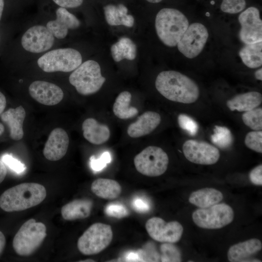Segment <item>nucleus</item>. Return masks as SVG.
Masks as SVG:
<instances>
[{
	"mask_svg": "<svg viewBox=\"0 0 262 262\" xmlns=\"http://www.w3.org/2000/svg\"><path fill=\"white\" fill-rule=\"evenodd\" d=\"M155 87L166 98L182 103H194L199 95L198 87L194 81L173 70L160 72L156 78Z\"/></svg>",
	"mask_w": 262,
	"mask_h": 262,
	"instance_id": "obj_1",
	"label": "nucleus"
},
{
	"mask_svg": "<svg viewBox=\"0 0 262 262\" xmlns=\"http://www.w3.org/2000/svg\"><path fill=\"white\" fill-rule=\"evenodd\" d=\"M45 187L24 182L5 190L0 196V208L6 212L21 211L41 203L46 198Z\"/></svg>",
	"mask_w": 262,
	"mask_h": 262,
	"instance_id": "obj_2",
	"label": "nucleus"
},
{
	"mask_svg": "<svg viewBox=\"0 0 262 262\" xmlns=\"http://www.w3.org/2000/svg\"><path fill=\"white\" fill-rule=\"evenodd\" d=\"M155 28L161 41L166 46H177L189 26L185 16L173 8H163L157 14Z\"/></svg>",
	"mask_w": 262,
	"mask_h": 262,
	"instance_id": "obj_3",
	"label": "nucleus"
},
{
	"mask_svg": "<svg viewBox=\"0 0 262 262\" xmlns=\"http://www.w3.org/2000/svg\"><path fill=\"white\" fill-rule=\"evenodd\" d=\"M46 235L45 225L31 218L22 224L15 235L14 250L19 256H30L40 247Z\"/></svg>",
	"mask_w": 262,
	"mask_h": 262,
	"instance_id": "obj_4",
	"label": "nucleus"
},
{
	"mask_svg": "<svg viewBox=\"0 0 262 262\" xmlns=\"http://www.w3.org/2000/svg\"><path fill=\"white\" fill-rule=\"evenodd\" d=\"M105 81L101 75L100 66L94 60H87L82 63L69 77L70 84L82 95L97 92Z\"/></svg>",
	"mask_w": 262,
	"mask_h": 262,
	"instance_id": "obj_5",
	"label": "nucleus"
},
{
	"mask_svg": "<svg viewBox=\"0 0 262 262\" xmlns=\"http://www.w3.org/2000/svg\"><path fill=\"white\" fill-rule=\"evenodd\" d=\"M39 67L46 72H68L82 63L79 51L72 48L58 49L46 52L37 60Z\"/></svg>",
	"mask_w": 262,
	"mask_h": 262,
	"instance_id": "obj_6",
	"label": "nucleus"
},
{
	"mask_svg": "<svg viewBox=\"0 0 262 262\" xmlns=\"http://www.w3.org/2000/svg\"><path fill=\"white\" fill-rule=\"evenodd\" d=\"M113 231L109 225L96 223L91 225L78 239L77 247L85 255L98 254L112 242Z\"/></svg>",
	"mask_w": 262,
	"mask_h": 262,
	"instance_id": "obj_7",
	"label": "nucleus"
},
{
	"mask_svg": "<svg viewBox=\"0 0 262 262\" xmlns=\"http://www.w3.org/2000/svg\"><path fill=\"white\" fill-rule=\"evenodd\" d=\"M234 212L229 205L217 203L194 212L192 219L198 227L206 229H218L230 224L233 220Z\"/></svg>",
	"mask_w": 262,
	"mask_h": 262,
	"instance_id": "obj_8",
	"label": "nucleus"
},
{
	"mask_svg": "<svg viewBox=\"0 0 262 262\" xmlns=\"http://www.w3.org/2000/svg\"><path fill=\"white\" fill-rule=\"evenodd\" d=\"M169 158L166 153L161 147L148 146L134 158L136 170L148 177H157L167 170Z\"/></svg>",
	"mask_w": 262,
	"mask_h": 262,
	"instance_id": "obj_9",
	"label": "nucleus"
},
{
	"mask_svg": "<svg viewBox=\"0 0 262 262\" xmlns=\"http://www.w3.org/2000/svg\"><path fill=\"white\" fill-rule=\"evenodd\" d=\"M208 37L209 33L204 25L193 23L189 25L177 46L186 57L192 59L202 51Z\"/></svg>",
	"mask_w": 262,
	"mask_h": 262,
	"instance_id": "obj_10",
	"label": "nucleus"
},
{
	"mask_svg": "<svg viewBox=\"0 0 262 262\" xmlns=\"http://www.w3.org/2000/svg\"><path fill=\"white\" fill-rule=\"evenodd\" d=\"M150 237L162 243H175L181 238L183 228L177 221L166 222L160 217H153L149 219L145 225Z\"/></svg>",
	"mask_w": 262,
	"mask_h": 262,
	"instance_id": "obj_11",
	"label": "nucleus"
},
{
	"mask_svg": "<svg viewBox=\"0 0 262 262\" xmlns=\"http://www.w3.org/2000/svg\"><path fill=\"white\" fill-rule=\"evenodd\" d=\"M184 156L190 162L199 164L211 165L219 160L218 149L209 143L195 140H188L182 146Z\"/></svg>",
	"mask_w": 262,
	"mask_h": 262,
	"instance_id": "obj_12",
	"label": "nucleus"
},
{
	"mask_svg": "<svg viewBox=\"0 0 262 262\" xmlns=\"http://www.w3.org/2000/svg\"><path fill=\"white\" fill-rule=\"evenodd\" d=\"M238 19L241 26L239 36L243 42L248 44L262 41V21L257 8H248L239 15Z\"/></svg>",
	"mask_w": 262,
	"mask_h": 262,
	"instance_id": "obj_13",
	"label": "nucleus"
},
{
	"mask_svg": "<svg viewBox=\"0 0 262 262\" xmlns=\"http://www.w3.org/2000/svg\"><path fill=\"white\" fill-rule=\"evenodd\" d=\"M54 37L46 27L35 25L28 29L21 37V43L26 50L34 53H41L50 49Z\"/></svg>",
	"mask_w": 262,
	"mask_h": 262,
	"instance_id": "obj_14",
	"label": "nucleus"
},
{
	"mask_svg": "<svg viewBox=\"0 0 262 262\" xmlns=\"http://www.w3.org/2000/svg\"><path fill=\"white\" fill-rule=\"evenodd\" d=\"M31 96L39 103L48 106L55 105L63 98L64 92L57 85L46 81H35L29 87Z\"/></svg>",
	"mask_w": 262,
	"mask_h": 262,
	"instance_id": "obj_15",
	"label": "nucleus"
},
{
	"mask_svg": "<svg viewBox=\"0 0 262 262\" xmlns=\"http://www.w3.org/2000/svg\"><path fill=\"white\" fill-rule=\"evenodd\" d=\"M69 145L67 132L62 128H56L50 133L43 149L45 157L49 161H56L66 155Z\"/></svg>",
	"mask_w": 262,
	"mask_h": 262,
	"instance_id": "obj_16",
	"label": "nucleus"
},
{
	"mask_svg": "<svg viewBox=\"0 0 262 262\" xmlns=\"http://www.w3.org/2000/svg\"><path fill=\"white\" fill-rule=\"evenodd\" d=\"M55 20L47 22L46 27L53 36L58 39L65 38L69 29H75L80 26V20L65 8H58Z\"/></svg>",
	"mask_w": 262,
	"mask_h": 262,
	"instance_id": "obj_17",
	"label": "nucleus"
},
{
	"mask_svg": "<svg viewBox=\"0 0 262 262\" xmlns=\"http://www.w3.org/2000/svg\"><path fill=\"white\" fill-rule=\"evenodd\" d=\"M160 115L155 112L147 111L139 116L137 120L131 124L127 133L132 138L140 137L152 132L160 124Z\"/></svg>",
	"mask_w": 262,
	"mask_h": 262,
	"instance_id": "obj_18",
	"label": "nucleus"
},
{
	"mask_svg": "<svg viewBox=\"0 0 262 262\" xmlns=\"http://www.w3.org/2000/svg\"><path fill=\"white\" fill-rule=\"evenodd\" d=\"M26 112L21 105L10 108L0 115V119L8 127L10 136L13 140L18 141L23 138V124Z\"/></svg>",
	"mask_w": 262,
	"mask_h": 262,
	"instance_id": "obj_19",
	"label": "nucleus"
},
{
	"mask_svg": "<svg viewBox=\"0 0 262 262\" xmlns=\"http://www.w3.org/2000/svg\"><path fill=\"white\" fill-rule=\"evenodd\" d=\"M262 248V244L259 239H251L230 246L228 252V258L231 262H245Z\"/></svg>",
	"mask_w": 262,
	"mask_h": 262,
	"instance_id": "obj_20",
	"label": "nucleus"
},
{
	"mask_svg": "<svg viewBox=\"0 0 262 262\" xmlns=\"http://www.w3.org/2000/svg\"><path fill=\"white\" fill-rule=\"evenodd\" d=\"M83 135L91 144L101 145L107 141L110 136L109 127L99 123L93 118L85 119L82 124Z\"/></svg>",
	"mask_w": 262,
	"mask_h": 262,
	"instance_id": "obj_21",
	"label": "nucleus"
},
{
	"mask_svg": "<svg viewBox=\"0 0 262 262\" xmlns=\"http://www.w3.org/2000/svg\"><path fill=\"white\" fill-rule=\"evenodd\" d=\"M92 207L93 202L89 199H76L64 205L61 213L66 220L84 219L90 216Z\"/></svg>",
	"mask_w": 262,
	"mask_h": 262,
	"instance_id": "obj_22",
	"label": "nucleus"
},
{
	"mask_svg": "<svg viewBox=\"0 0 262 262\" xmlns=\"http://www.w3.org/2000/svg\"><path fill=\"white\" fill-rule=\"evenodd\" d=\"M262 102V94L251 91L234 96L227 101V105L231 111L246 112L258 107Z\"/></svg>",
	"mask_w": 262,
	"mask_h": 262,
	"instance_id": "obj_23",
	"label": "nucleus"
},
{
	"mask_svg": "<svg viewBox=\"0 0 262 262\" xmlns=\"http://www.w3.org/2000/svg\"><path fill=\"white\" fill-rule=\"evenodd\" d=\"M223 198V195L219 190L204 188L192 192L189 201L199 208H205L218 203Z\"/></svg>",
	"mask_w": 262,
	"mask_h": 262,
	"instance_id": "obj_24",
	"label": "nucleus"
},
{
	"mask_svg": "<svg viewBox=\"0 0 262 262\" xmlns=\"http://www.w3.org/2000/svg\"><path fill=\"white\" fill-rule=\"evenodd\" d=\"M91 189L97 196L106 199L117 198L122 191L121 187L117 181L103 178L95 180L91 184Z\"/></svg>",
	"mask_w": 262,
	"mask_h": 262,
	"instance_id": "obj_25",
	"label": "nucleus"
},
{
	"mask_svg": "<svg viewBox=\"0 0 262 262\" xmlns=\"http://www.w3.org/2000/svg\"><path fill=\"white\" fill-rule=\"evenodd\" d=\"M136 46L129 38L121 37L111 48L112 57L115 62L121 61L123 59L129 60L134 59L136 55Z\"/></svg>",
	"mask_w": 262,
	"mask_h": 262,
	"instance_id": "obj_26",
	"label": "nucleus"
},
{
	"mask_svg": "<svg viewBox=\"0 0 262 262\" xmlns=\"http://www.w3.org/2000/svg\"><path fill=\"white\" fill-rule=\"evenodd\" d=\"M239 55L247 67L255 68L262 65V41L246 44L239 52Z\"/></svg>",
	"mask_w": 262,
	"mask_h": 262,
	"instance_id": "obj_27",
	"label": "nucleus"
},
{
	"mask_svg": "<svg viewBox=\"0 0 262 262\" xmlns=\"http://www.w3.org/2000/svg\"><path fill=\"white\" fill-rule=\"evenodd\" d=\"M131 99V94L128 91L120 93L115 99L113 111L115 115L121 119H126L135 116L138 110L130 104Z\"/></svg>",
	"mask_w": 262,
	"mask_h": 262,
	"instance_id": "obj_28",
	"label": "nucleus"
},
{
	"mask_svg": "<svg viewBox=\"0 0 262 262\" xmlns=\"http://www.w3.org/2000/svg\"><path fill=\"white\" fill-rule=\"evenodd\" d=\"M213 144L222 149H226L230 147L233 143V136L226 127L215 126L213 133L211 136Z\"/></svg>",
	"mask_w": 262,
	"mask_h": 262,
	"instance_id": "obj_29",
	"label": "nucleus"
},
{
	"mask_svg": "<svg viewBox=\"0 0 262 262\" xmlns=\"http://www.w3.org/2000/svg\"><path fill=\"white\" fill-rule=\"evenodd\" d=\"M104 12L106 22L111 26L121 25V19L128 14L127 8L122 4L117 6L108 4L104 7Z\"/></svg>",
	"mask_w": 262,
	"mask_h": 262,
	"instance_id": "obj_30",
	"label": "nucleus"
},
{
	"mask_svg": "<svg viewBox=\"0 0 262 262\" xmlns=\"http://www.w3.org/2000/svg\"><path fill=\"white\" fill-rule=\"evenodd\" d=\"M244 123L254 131L262 129V109L256 108L245 112L242 116Z\"/></svg>",
	"mask_w": 262,
	"mask_h": 262,
	"instance_id": "obj_31",
	"label": "nucleus"
},
{
	"mask_svg": "<svg viewBox=\"0 0 262 262\" xmlns=\"http://www.w3.org/2000/svg\"><path fill=\"white\" fill-rule=\"evenodd\" d=\"M161 262H181V257L179 249L172 243H164L160 246Z\"/></svg>",
	"mask_w": 262,
	"mask_h": 262,
	"instance_id": "obj_32",
	"label": "nucleus"
},
{
	"mask_svg": "<svg viewBox=\"0 0 262 262\" xmlns=\"http://www.w3.org/2000/svg\"><path fill=\"white\" fill-rule=\"evenodd\" d=\"M245 144L249 149L262 153V131H255L249 132L246 136Z\"/></svg>",
	"mask_w": 262,
	"mask_h": 262,
	"instance_id": "obj_33",
	"label": "nucleus"
},
{
	"mask_svg": "<svg viewBox=\"0 0 262 262\" xmlns=\"http://www.w3.org/2000/svg\"><path fill=\"white\" fill-rule=\"evenodd\" d=\"M178 122L180 127L190 135L195 136L197 133L198 125L191 116L184 114H180L178 116Z\"/></svg>",
	"mask_w": 262,
	"mask_h": 262,
	"instance_id": "obj_34",
	"label": "nucleus"
},
{
	"mask_svg": "<svg viewBox=\"0 0 262 262\" xmlns=\"http://www.w3.org/2000/svg\"><path fill=\"white\" fill-rule=\"evenodd\" d=\"M246 5L245 0H223L220 8L223 12L236 14L244 10Z\"/></svg>",
	"mask_w": 262,
	"mask_h": 262,
	"instance_id": "obj_35",
	"label": "nucleus"
},
{
	"mask_svg": "<svg viewBox=\"0 0 262 262\" xmlns=\"http://www.w3.org/2000/svg\"><path fill=\"white\" fill-rule=\"evenodd\" d=\"M105 212L108 216L117 218L126 217L129 214L127 208L119 203L109 204L105 207Z\"/></svg>",
	"mask_w": 262,
	"mask_h": 262,
	"instance_id": "obj_36",
	"label": "nucleus"
},
{
	"mask_svg": "<svg viewBox=\"0 0 262 262\" xmlns=\"http://www.w3.org/2000/svg\"><path fill=\"white\" fill-rule=\"evenodd\" d=\"M111 160L112 158L110 152L105 151L98 158L92 156L90 158V165L93 171L98 172L104 169L107 164L111 162Z\"/></svg>",
	"mask_w": 262,
	"mask_h": 262,
	"instance_id": "obj_37",
	"label": "nucleus"
},
{
	"mask_svg": "<svg viewBox=\"0 0 262 262\" xmlns=\"http://www.w3.org/2000/svg\"><path fill=\"white\" fill-rule=\"evenodd\" d=\"M1 160L11 170L17 174H21L26 169V166L11 155L4 154L1 157Z\"/></svg>",
	"mask_w": 262,
	"mask_h": 262,
	"instance_id": "obj_38",
	"label": "nucleus"
},
{
	"mask_svg": "<svg viewBox=\"0 0 262 262\" xmlns=\"http://www.w3.org/2000/svg\"><path fill=\"white\" fill-rule=\"evenodd\" d=\"M249 178L254 184L262 185V164L254 168L249 173Z\"/></svg>",
	"mask_w": 262,
	"mask_h": 262,
	"instance_id": "obj_39",
	"label": "nucleus"
},
{
	"mask_svg": "<svg viewBox=\"0 0 262 262\" xmlns=\"http://www.w3.org/2000/svg\"><path fill=\"white\" fill-rule=\"evenodd\" d=\"M132 206L136 212L140 213L147 212L150 209L147 201L141 197H136L132 202Z\"/></svg>",
	"mask_w": 262,
	"mask_h": 262,
	"instance_id": "obj_40",
	"label": "nucleus"
},
{
	"mask_svg": "<svg viewBox=\"0 0 262 262\" xmlns=\"http://www.w3.org/2000/svg\"><path fill=\"white\" fill-rule=\"evenodd\" d=\"M123 260L125 262H146L144 251L142 250L127 253Z\"/></svg>",
	"mask_w": 262,
	"mask_h": 262,
	"instance_id": "obj_41",
	"label": "nucleus"
},
{
	"mask_svg": "<svg viewBox=\"0 0 262 262\" xmlns=\"http://www.w3.org/2000/svg\"><path fill=\"white\" fill-rule=\"evenodd\" d=\"M56 4L63 8H76L82 5L83 0H52Z\"/></svg>",
	"mask_w": 262,
	"mask_h": 262,
	"instance_id": "obj_42",
	"label": "nucleus"
},
{
	"mask_svg": "<svg viewBox=\"0 0 262 262\" xmlns=\"http://www.w3.org/2000/svg\"><path fill=\"white\" fill-rule=\"evenodd\" d=\"M134 23V19L132 16L127 15L121 19V25H124L127 27H131Z\"/></svg>",
	"mask_w": 262,
	"mask_h": 262,
	"instance_id": "obj_43",
	"label": "nucleus"
},
{
	"mask_svg": "<svg viewBox=\"0 0 262 262\" xmlns=\"http://www.w3.org/2000/svg\"><path fill=\"white\" fill-rule=\"evenodd\" d=\"M7 174V169L5 164L0 160V183L4 180Z\"/></svg>",
	"mask_w": 262,
	"mask_h": 262,
	"instance_id": "obj_44",
	"label": "nucleus"
},
{
	"mask_svg": "<svg viewBox=\"0 0 262 262\" xmlns=\"http://www.w3.org/2000/svg\"><path fill=\"white\" fill-rule=\"evenodd\" d=\"M6 105V98L4 95L0 91V115L3 112Z\"/></svg>",
	"mask_w": 262,
	"mask_h": 262,
	"instance_id": "obj_45",
	"label": "nucleus"
},
{
	"mask_svg": "<svg viewBox=\"0 0 262 262\" xmlns=\"http://www.w3.org/2000/svg\"><path fill=\"white\" fill-rule=\"evenodd\" d=\"M6 244V239L3 233L0 231V256L2 254Z\"/></svg>",
	"mask_w": 262,
	"mask_h": 262,
	"instance_id": "obj_46",
	"label": "nucleus"
},
{
	"mask_svg": "<svg viewBox=\"0 0 262 262\" xmlns=\"http://www.w3.org/2000/svg\"><path fill=\"white\" fill-rule=\"evenodd\" d=\"M255 76L257 80H262V68H260L255 72Z\"/></svg>",
	"mask_w": 262,
	"mask_h": 262,
	"instance_id": "obj_47",
	"label": "nucleus"
},
{
	"mask_svg": "<svg viewBox=\"0 0 262 262\" xmlns=\"http://www.w3.org/2000/svg\"><path fill=\"white\" fill-rule=\"evenodd\" d=\"M4 2L3 0H0V20L1 18L4 8Z\"/></svg>",
	"mask_w": 262,
	"mask_h": 262,
	"instance_id": "obj_48",
	"label": "nucleus"
},
{
	"mask_svg": "<svg viewBox=\"0 0 262 262\" xmlns=\"http://www.w3.org/2000/svg\"><path fill=\"white\" fill-rule=\"evenodd\" d=\"M4 131V127L2 123L0 122V135H1Z\"/></svg>",
	"mask_w": 262,
	"mask_h": 262,
	"instance_id": "obj_49",
	"label": "nucleus"
},
{
	"mask_svg": "<svg viewBox=\"0 0 262 262\" xmlns=\"http://www.w3.org/2000/svg\"><path fill=\"white\" fill-rule=\"evenodd\" d=\"M149 2L151 3H158L161 2L162 0H146Z\"/></svg>",
	"mask_w": 262,
	"mask_h": 262,
	"instance_id": "obj_50",
	"label": "nucleus"
},
{
	"mask_svg": "<svg viewBox=\"0 0 262 262\" xmlns=\"http://www.w3.org/2000/svg\"><path fill=\"white\" fill-rule=\"evenodd\" d=\"M79 262H95V261H93V260H91V259H87V260H83V261H80Z\"/></svg>",
	"mask_w": 262,
	"mask_h": 262,
	"instance_id": "obj_51",
	"label": "nucleus"
},
{
	"mask_svg": "<svg viewBox=\"0 0 262 262\" xmlns=\"http://www.w3.org/2000/svg\"><path fill=\"white\" fill-rule=\"evenodd\" d=\"M214 3H215V2H214V1H213V0H212V1H211V4H214Z\"/></svg>",
	"mask_w": 262,
	"mask_h": 262,
	"instance_id": "obj_52",
	"label": "nucleus"
},
{
	"mask_svg": "<svg viewBox=\"0 0 262 262\" xmlns=\"http://www.w3.org/2000/svg\"><path fill=\"white\" fill-rule=\"evenodd\" d=\"M206 15L207 16H209L210 14L208 12H207V13H206Z\"/></svg>",
	"mask_w": 262,
	"mask_h": 262,
	"instance_id": "obj_53",
	"label": "nucleus"
}]
</instances>
